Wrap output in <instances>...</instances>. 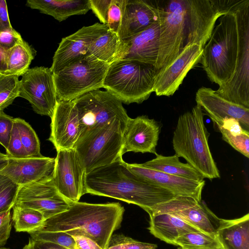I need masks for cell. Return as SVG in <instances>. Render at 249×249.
<instances>
[{
    "instance_id": "obj_43",
    "label": "cell",
    "mask_w": 249,
    "mask_h": 249,
    "mask_svg": "<svg viewBox=\"0 0 249 249\" xmlns=\"http://www.w3.org/2000/svg\"><path fill=\"white\" fill-rule=\"evenodd\" d=\"M10 210L0 213V248L5 245L12 227Z\"/></svg>"
},
{
    "instance_id": "obj_26",
    "label": "cell",
    "mask_w": 249,
    "mask_h": 249,
    "mask_svg": "<svg viewBox=\"0 0 249 249\" xmlns=\"http://www.w3.org/2000/svg\"><path fill=\"white\" fill-rule=\"evenodd\" d=\"M216 236L223 249H249V214L234 219H222Z\"/></svg>"
},
{
    "instance_id": "obj_13",
    "label": "cell",
    "mask_w": 249,
    "mask_h": 249,
    "mask_svg": "<svg viewBox=\"0 0 249 249\" xmlns=\"http://www.w3.org/2000/svg\"><path fill=\"white\" fill-rule=\"evenodd\" d=\"M71 204L58 193L52 175L20 186L14 205L37 210L47 219L67 210Z\"/></svg>"
},
{
    "instance_id": "obj_16",
    "label": "cell",
    "mask_w": 249,
    "mask_h": 249,
    "mask_svg": "<svg viewBox=\"0 0 249 249\" xmlns=\"http://www.w3.org/2000/svg\"><path fill=\"white\" fill-rule=\"evenodd\" d=\"M108 30L107 25L97 22L84 26L74 33L62 38L54 53L50 68L53 73L85 56L90 44Z\"/></svg>"
},
{
    "instance_id": "obj_14",
    "label": "cell",
    "mask_w": 249,
    "mask_h": 249,
    "mask_svg": "<svg viewBox=\"0 0 249 249\" xmlns=\"http://www.w3.org/2000/svg\"><path fill=\"white\" fill-rule=\"evenodd\" d=\"M86 174L74 148L57 151L53 178L58 193L70 203L85 194Z\"/></svg>"
},
{
    "instance_id": "obj_12",
    "label": "cell",
    "mask_w": 249,
    "mask_h": 249,
    "mask_svg": "<svg viewBox=\"0 0 249 249\" xmlns=\"http://www.w3.org/2000/svg\"><path fill=\"white\" fill-rule=\"evenodd\" d=\"M160 213L176 216L201 231L213 235H216L222 220L216 216L203 201L186 196H177L158 204L148 214Z\"/></svg>"
},
{
    "instance_id": "obj_27",
    "label": "cell",
    "mask_w": 249,
    "mask_h": 249,
    "mask_svg": "<svg viewBox=\"0 0 249 249\" xmlns=\"http://www.w3.org/2000/svg\"><path fill=\"white\" fill-rule=\"evenodd\" d=\"M156 157L141 163L143 166L177 177L202 182L203 176L188 163L181 162L176 155L165 156L157 154Z\"/></svg>"
},
{
    "instance_id": "obj_46",
    "label": "cell",
    "mask_w": 249,
    "mask_h": 249,
    "mask_svg": "<svg viewBox=\"0 0 249 249\" xmlns=\"http://www.w3.org/2000/svg\"><path fill=\"white\" fill-rule=\"evenodd\" d=\"M75 241V249H103L90 238L81 235L72 236Z\"/></svg>"
},
{
    "instance_id": "obj_24",
    "label": "cell",
    "mask_w": 249,
    "mask_h": 249,
    "mask_svg": "<svg viewBox=\"0 0 249 249\" xmlns=\"http://www.w3.org/2000/svg\"><path fill=\"white\" fill-rule=\"evenodd\" d=\"M149 215L148 229L150 232L168 244L174 245L179 237L189 232L201 231L181 218L169 213H151Z\"/></svg>"
},
{
    "instance_id": "obj_25",
    "label": "cell",
    "mask_w": 249,
    "mask_h": 249,
    "mask_svg": "<svg viewBox=\"0 0 249 249\" xmlns=\"http://www.w3.org/2000/svg\"><path fill=\"white\" fill-rule=\"evenodd\" d=\"M26 5L59 22L72 16L85 15L90 10L89 0H28Z\"/></svg>"
},
{
    "instance_id": "obj_44",
    "label": "cell",
    "mask_w": 249,
    "mask_h": 249,
    "mask_svg": "<svg viewBox=\"0 0 249 249\" xmlns=\"http://www.w3.org/2000/svg\"><path fill=\"white\" fill-rule=\"evenodd\" d=\"M23 249H68L58 244L51 242L29 238L28 243Z\"/></svg>"
},
{
    "instance_id": "obj_33",
    "label": "cell",
    "mask_w": 249,
    "mask_h": 249,
    "mask_svg": "<svg viewBox=\"0 0 249 249\" xmlns=\"http://www.w3.org/2000/svg\"><path fill=\"white\" fill-rule=\"evenodd\" d=\"M19 85L18 76L0 75V111H3L18 97Z\"/></svg>"
},
{
    "instance_id": "obj_41",
    "label": "cell",
    "mask_w": 249,
    "mask_h": 249,
    "mask_svg": "<svg viewBox=\"0 0 249 249\" xmlns=\"http://www.w3.org/2000/svg\"><path fill=\"white\" fill-rule=\"evenodd\" d=\"M23 40L20 34L13 28L0 33V47L6 51Z\"/></svg>"
},
{
    "instance_id": "obj_19",
    "label": "cell",
    "mask_w": 249,
    "mask_h": 249,
    "mask_svg": "<svg viewBox=\"0 0 249 249\" xmlns=\"http://www.w3.org/2000/svg\"><path fill=\"white\" fill-rule=\"evenodd\" d=\"M160 126L153 119L142 115L127 121L123 131L122 154L127 152L157 154Z\"/></svg>"
},
{
    "instance_id": "obj_51",
    "label": "cell",
    "mask_w": 249,
    "mask_h": 249,
    "mask_svg": "<svg viewBox=\"0 0 249 249\" xmlns=\"http://www.w3.org/2000/svg\"><path fill=\"white\" fill-rule=\"evenodd\" d=\"M178 249H182L181 248H178Z\"/></svg>"
},
{
    "instance_id": "obj_9",
    "label": "cell",
    "mask_w": 249,
    "mask_h": 249,
    "mask_svg": "<svg viewBox=\"0 0 249 249\" xmlns=\"http://www.w3.org/2000/svg\"><path fill=\"white\" fill-rule=\"evenodd\" d=\"M110 64L87 54L53 73L58 100L71 101L103 88Z\"/></svg>"
},
{
    "instance_id": "obj_10",
    "label": "cell",
    "mask_w": 249,
    "mask_h": 249,
    "mask_svg": "<svg viewBox=\"0 0 249 249\" xmlns=\"http://www.w3.org/2000/svg\"><path fill=\"white\" fill-rule=\"evenodd\" d=\"M73 101L80 119V136L116 118L119 119L125 126L130 118L122 101L107 90H93Z\"/></svg>"
},
{
    "instance_id": "obj_34",
    "label": "cell",
    "mask_w": 249,
    "mask_h": 249,
    "mask_svg": "<svg viewBox=\"0 0 249 249\" xmlns=\"http://www.w3.org/2000/svg\"><path fill=\"white\" fill-rule=\"evenodd\" d=\"M19 187L0 173V213L13 208Z\"/></svg>"
},
{
    "instance_id": "obj_39",
    "label": "cell",
    "mask_w": 249,
    "mask_h": 249,
    "mask_svg": "<svg viewBox=\"0 0 249 249\" xmlns=\"http://www.w3.org/2000/svg\"><path fill=\"white\" fill-rule=\"evenodd\" d=\"M124 0H111L107 14V25L108 29L118 34Z\"/></svg>"
},
{
    "instance_id": "obj_36",
    "label": "cell",
    "mask_w": 249,
    "mask_h": 249,
    "mask_svg": "<svg viewBox=\"0 0 249 249\" xmlns=\"http://www.w3.org/2000/svg\"><path fill=\"white\" fill-rule=\"evenodd\" d=\"M29 234L31 237L35 239L54 243L68 249H75L73 237L65 232L34 231Z\"/></svg>"
},
{
    "instance_id": "obj_17",
    "label": "cell",
    "mask_w": 249,
    "mask_h": 249,
    "mask_svg": "<svg viewBox=\"0 0 249 249\" xmlns=\"http://www.w3.org/2000/svg\"><path fill=\"white\" fill-rule=\"evenodd\" d=\"M51 118L48 140L56 151L73 148L81 134L80 119L73 100H58Z\"/></svg>"
},
{
    "instance_id": "obj_3",
    "label": "cell",
    "mask_w": 249,
    "mask_h": 249,
    "mask_svg": "<svg viewBox=\"0 0 249 249\" xmlns=\"http://www.w3.org/2000/svg\"><path fill=\"white\" fill-rule=\"evenodd\" d=\"M124 212L119 203H72L66 211L46 219L36 231H62L81 235L95 241L103 249L121 225Z\"/></svg>"
},
{
    "instance_id": "obj_20",
    "label": "cell",
    "mask_w": 249,
    "mask_h": 249,
    "mask_svg": "<svg viewBox=\"0 0 249 249\" xmlns=\"http://www.w3.org/2000/svg\"><path fill=\"white\" fill-rule=\"evenodd\" d=\"M196 105L217 126L226 118H234L239 122L241 127L249 132V108L230 102L219 96L210 88L202 87L196 94Z\"/></svg>"
},
{
    "instance_id": "obj_30",
    "label": "cell",
    "mask_w": 249,
    "mask_h": 249,
    "mask_svg": "<svg viewBox=\"0 0 249 249\" xmlns=\"http://www.w3.org/2000/svg\"><path fill=\"white\" fill-rule=\"evenodd\" d=\"M12 220L17 232H31L40 228L46 220L39 211L19 206L14 205Z\"/></svg>"
},
{
    "instance_id": "obj_45",
    "label": "cell",
    "mask_w": 249,
    "mask_h": 249,
    "mask_svg": "<svg viewBox=\"0 0 249 249\" xmlns=\"http://www.w3.org/2000/svg\"><path fill=\"white\" fill-rule=\"evenodd\" d=\"M218 127H222L226 129L234 136L240 135L246 131L241 127L238 120L232 118L224 119L221 125L217 126Z\"/></svg>"
},
{
    "instance_id": "obj_50",
    "label": "cell",
    "mask_w": 249,
    "mask_h": 249,
    "mask_svg": "<svg viewBox=\"0 0 249 249\" xmlns=\"http://www.w3.org/2000/svg\"><path fill=\"white\" fill-rule=\"evenodd\" d=\"M0 249H9L5 248H0Z\"/></svg>"
},
{
    "instance_id": "obj_47",
    "label": "cell",
    "mask_w": 249,
    "mask_h": 249,
    "mask_svg": "<svg viewBox=\"0 0 249 249\" xmlns=\"http://www.w3.org/2000/svg\"><path fill=\"white\" fill-rule=\"evenodd\" d=\"M12 28L9 20L6 1L0 0V33Z\"/></svg>"
},
{
    "instance_id": "obj_22",
    "label": "cell",
    "mask_w": 249,
    "mask_h": 249,
    "mask_svg": "<svg viewBox=\"0 0 249 249\" xmlns=\"http://www.w3.org/2000/svg\"><path fill=\"white\" fill-rule=\"evenodd\" d=\"M55 158L42 156L24 158H8L0 171L19 186L26 185L53 175Z\"/></svg>"
},
{
    "instance_id": "obj_37",
    "label": "cell",
    "mask_w": 249,
    "mask_h": 249,
    "mask_svg": "<svg viewBox=\"0 0 249 249\" xmlns=\"http://www.w3.org/2000/svg\"><path fill=\"white\" fill-rule=\"evenodd\" d=\"M218 129L222 134L223 140L246 157L249 158V132L246 131L234 136L222 127H218Z\"/></svg>"
},
{
    "instance_id": "obj_38",
    "label": "cell",
    "mask_w": 249,
    "mask_h": 249,
    "mask_svg": "<svg viewBox=\"0 0 249 249\" xmlns=\"http://www.w3.org/2000/svg\"><path fill=\"white\" fill-rule=\"evenodd\" d=\"M14 122L8 148L6 149V155L8 158H26L27 157L23 147L18 129L14 121Z\"/></svg>"
},
{
    "instance_id": "obj_31",
    "label": "cell",
    "mask_w": 249,
    "mask_h": 249,
    "mask_svg": "<svg viewBox=\"0 0 249 249\" xmlns=\"http://www.w3.org/2000/svg\"><path fill=\"white\" fill-rule=\"evenodd\" d=\"M174 245L182 249H223L216 235L203 232H192L178 238Z\"/></svg>"
},
{
    "instance_id": "obj_7",
    "label": "cell",
    "mask_w": 249,
    "mask_h": 249,
    "mask_svg": "<svg viewBox=\"0 0 249 249\" xmlns=\"http://www.w3.org/2000/svg\"><path fill=\"white\" fill-rule=\"evenodd\" d=\"M124 127L121 121L116 118L79 137L73 148L86 174L122 158Z\"/></svg>"
},
{
    "instance_id": "obj_5",
    "label": "cell",
    "mask_w": 249,
    "mask_h": 249,
    "mask_svg": "<svg viewBox=\"0 0 249 249\" xmlns=\"http://www.w3.org/2000/svg\"><path fill=\"white\" fill-rule=\"evenodd\" d=\"M227 12L217 19L203 48L200 62L209 79L219 86L227 82L235 69L238 47L236 17L227 0Z\"/></svg>"
},
{
    "instance_id": "obj_6",
    "label": "cell",
    "mask_w": 249,
    "mask_h": 249,
    "mask_svg": "<svg viewBox=\"0 0 249 249\" xmlns=\"http://www.w3.org/2000/svg\"><path fill=\"white\" fill-rule=\"evenodd\" d=\"M157 74L154 66L132 59H120L110 65L103 88L123 103L141 104L153 92Z\"/></svg>"
},
{
    "instance_id": "obj_42",
    "label": "cell",
    "mask_w": 249,
    "mask_h": 249,
    "mask_svg": "<svg viewBox=\"0 0 249 249\" xmlns=\"http://www.w3.org/2000/svg\"><path fill=\"white\" fill-rule=\"evenodd\" d=\"M111 0H89L90 10L98 18L101 23L107 25V14Z\"/></svg>"
},
{
    "instance_id": "obj_35",
    "label": "cell",
    "mask_w": 249,
    "mask_h": 249,
    "mask_svg": "<svg viewBox=\"0 0 249 249\" xmlns=\"http://www.w3.org/2000/svg\"><path fill=\"white\" fill-rule=\"evenodd\" d=\"M155 244L140 242L123 234H113L105 249H157Z\"/></svg>"
},
{
    "instance_id": "obj_29",
    "label": "cell",
    "mask_w": 249,
    "mask_h": 249,
    "mask_svg": "<svg viewBox=\"0 0 249 249\" xmlns=\"http://www.w3.org/2000/svg\"><path fill=\"white\" fill-rule=\"evenodd\" d=\"M34 53L27 42L23 40L7 51L6 70L4 74L23 75L29 69Z\"/></svg>"
},
{
    "instance_id": "obj_11",
    "label": "cell",
    "mask_w": 249,
    "mask_h": 249,
    "mask_svg": "<svg viewBox=\"0 0 249 249\" xmlns=\"http://www.w3.org/2000/svg\"><path fill=\"white\" fill-rule=\"evenodd\" d=\"M18 97L28 101L36 113L51 118L58 99L50 68L29 69L20 80Z\"/></svg>"
},
{
    "instance_id": "obj_40",
    "label": "cell",
    "mask_w": 249,
    "mask_h": 249,
    "mask_svg": "<svg viewBox=\"0 0 249 249\" xmlns=\"http://www.w3.org/2000/svg\"><path fill=\"white\" fill-rule=\"evenodd\" d=\"M14 118L6 114L3 111H0V144L5 150L8 148L14 125Z\"/></svg>"
},
{
    "instance_id": "obj_15",
    "label": "cell",
    "mask_w": 249,
    "mask_h": 249,
    "mask_svg": "<svg viewBox=\"0 0 249 249\" xmlns=\"http://www.w3.org/2000/svg\"><path fill=\"white\" fill-rule=\"evenodd\" d=\"M203 48L193 44L185 48L155 77L153 92L157 96H170L178 89L188 72L200 62Z\"/></svg>"
},
{
    "instance_id": "obj_8",
    "label": "cell",
    "mask_w": 249,
    "mask_h": 249,
    "mask_svg": "<svg viewBox=\"0 0 249 249\" xmlns=\"http://www.w3.org/2000/svg\"><path fill=\"white\" fill-rule=\"evenodd\" d=\"M235 16L238 47L234 72L215 90L220 97L249 108V0H229Z\"/></svg>"
},
{
    "instance_id": "obj_21",
    "label": "cell",
    "mask_w": 249,
    "mask_h": 249,
    "mask_svg": "<svg viewBox=\"0 0 249 249\" xmlns=\"http://www.w3.org/2000/svg\"><path fill=\"white\" fill-rule=\"evenodd\" d=\"M132 173L145 181L167 190L177 196H186L201 200L205 181H196L146 168L141 164L125 162Z\"/></svg>"
},
{
    "instance_id": "obj_2",
    "label": "cell",
    "mask_w": 249,
    "mask_h": 249,
    "mask_svg": "<svg viewBox=\"0 0 249 249\" xmlns=\"http://www.w3.org/2000/svg\"><path fill=\"white\" fill-rule=\"evenodd\" d=\"M85 193L135 204L148 213L158 204L177 196L132 173L123 158L86 174Z\"/></svg>"
},
{
    "instance_id": "obj_28",
    "label": "cell",
    "mask_w": 249,
    "mask_h": 249,
    "mask_svg": "<svg viewBox=\"0 0 249 249\" xmlns=\"http://www.w3.org/2000/svg\"><path fill=\"white\" fill-rule=\"evenodd\" d=\"M122 42L118 34L108 29L90 44L86 54L111 65L118 60Z\"/></svg>"
},
{
    "instance_id": "obj_1",
    "label": "cell",
    "mask_w": 249,
    "mask_h": 249,
    "mask_svg": "<svg viewBox=\"0 0 249 249\" xmlns=\"http://www.w3.org/2000/svg\"><path fill=\"white\" fill-rule=\"evenodd\" d=\"M160 26L157 73L188 46L203 48L219 17L228 11L225 0H159Z\"/></svg>"
},
{
    "instance_id": "obj_18",
    "label": "cell",
    "mask_w": 249,
    "mask_h": 249,
    "mask_svg": "<svg viewBox=\"0 0 249 249\" xmlns=\"http://www.w3.org/2000/svg\"><path fill=\"white\" fill-rule=\"evenodd\" d=\"M159 20V0H124L118 35L126 40Z\"/></svg>"
},
{
    "instance_id": "obj_32",
    "label": "cell",
    "mask_w": 249,
    "mask_h": 249,
    "mask_svg": "<svg viewBox=\"0 0 249 249\" xmlns=\"http://www.w3.org/2000/svg\"><path fill=\"white\" fill-rule=\"evenodd\" d=\"M18 129L20 140L27 157H41L40 142L30 124L20 118H14Z\"/></svg>"
},
{
    "instance_id": "obj_48",
    "label": "cell",
    "mask_w": 249,
    "mask_h": 249,
    "mask_svg": "<svg viewBox=\"0 0 249 249\" xmlns=\"http://www.w3.org/2000/svg\"><path fill=\"white\" fill-rule=\"evenodd\" d=\"M7 51L0 47V75L4 74L6 70Z\"/></svg>"
},
{
    "instance_id": "obj_49",
    "label": "cell",
    "mask_w": 249,
    "mask_h": 249,
    "mask_svg": "<svg viewBox=\"0 0 249 249\" xmlns=\"http://www.w3.org/2000/svg\"><path fill=\"white\" fill-rule=\"evenodd\" d=\"M8 161V157L7 156L0 152V171L6 166Z\"/></svg>"
},
{
    "instance_id": "obj_4",
    "label": "cell",
    "mask_w": 249,
    "mask_h": 249,
    "mask_svg": "<svg viewBox=\"0 0 249 249\" xmlns=\"http://www.w3.org/2000/svg\"><path fill=\"white\" fill-rule=\"evenodd\" d=\"M204 113L196 105L179 116L173 133V149L179 158L210 180L220 178V174L208 144L210 133L204 123Z\"/></svg>"
},
{
    "instance_id": "obj_23",
    "label": "cell",
    "mask_w": 249,
    "mask_h": 249,
    "mask_svg": "<svg viewBox=\"0 0 249 249\" xmlns=\"http://www.w3.org/2000/svg\"><path fill=\"white\" fill-rule=\"evenodd\" d=\"M160 38V26L159 22H157L133 36L122 41L118 60L132 59L155 67L159 51Z\"/></svg>"
}]
</instances>
